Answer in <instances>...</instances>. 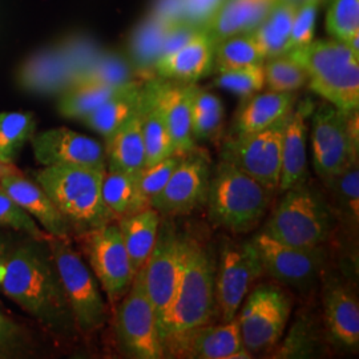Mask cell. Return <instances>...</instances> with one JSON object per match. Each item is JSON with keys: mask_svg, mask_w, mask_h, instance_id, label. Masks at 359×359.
<instances>
[{"mask_svg": "<svg viewBox=\"0 0 359 359\" xmlns=\"http://www.w3.org/2000/svg\"><path fill=\"white\" fill-rule=\"evenodd\" d=\"M225 111L224 108L203 112H192L191 132L193 142H203L213 139L222 127Z\"/></svg>", "mask_w": 359, "mask_h": 359, "instance_id": "c3c4849f", "label": "cell"}, {"mask_svg": "<svg viewBox=\"0 0 359 359\" xmlns=\"http://www.w3.org/2000/svg\"><path fill=\"white\" fill-rule=\"evenodd\" d=\"M151 16L168 26L184 23L182 0H156Z\"/></svg>", "mask_w": 359, "mask_h": 359, "instance_id": "f907efd6", "label": "cell"}, {"mask_svg": "<svg viewBox=\"0 0 359 359\" xmlns=\"http://www.w3.org/2000/svg\"><path fill=\"white\" fill-rule=\"evenodd\" d=\"M147 97L148 103L145 111L142 112V137L145 147V167H149L177 152L175 151L164 117L154 105L151 96L148 95V90Z\"/></svg>", "mask_w": 359, "mask_h": 359, "instance_id": "d590c367", "label": "cell"}, {"mask_svg": "<svg viewBox=\"0 0 359 359\" xmlns=\"http://www.w3.org/2000/svg\"><path fill=\"white\" fill-rule=\"evenodd\" d=\"M184 154H173L167 158L144 167L136 173L139 189L144 200L151 206V200L167 185L173 170L179 165Z\"/></svg>", "mask_w": 359, "mask_h": 359, "instance_id": "ee69618b", "label": "cell"}, {"mask_svg": "<svg viewBox=\"0 0 359 359\" xmlns=\"http://www.w3.org/2000/svg\"><path fill=\"white\" fill-rule=\"evenodd\" d=\"M107 169L43 167L32 177L50 196L74 234L102 228L116 221L104 204L102 185Z\"/></svg>", "mask_w": 359, "mask_h": 359, "instance_id": "7a4b0ae2", "label": "cell"}, {"mask_svg": "<svg viewBox=\"0 0 359 359\" xmlns=\"http://www.w3.org/2000/svg\"><path fill=\"white\" fill-rule=\"evenodd\" d=\"M311 148L313 165L322 181L358 163L359 151L347 132L346 114L332 104L321 105L313 115Z\"/></svg>", "mask_w": 359, "mask_h": 359, "instance_id": "e0dca14e", "label": "cell"}, {"mask_svg": "<svg viewBox=\"0 0 359 359\" xmlns=\"http://www.w3.org/2000/svg\"><path fill=\"white\" fill-rule=\"evenodd\" d=\"M264 270L276 281L289 287L308 290L322 276L327 262V253L321 246L299 248L270 238L259 231L252 238Z\"/></svg>", "mask_w": 359, "mask_h": 359, "instance_id": "5bb4252c", "label": "cell"}, {"mask_svg": "<svg viewBox=\"0 0 359 359\" xmlns=\"http://www.w3.org/2000/svg\"><path fill=\"white\" fill-rule=\"evenodd\" d=\"M172 26L148 16L129 38V63L133 67L136 76L149 80L154 75V67L161 56L164 40Z\"/></svg>", "mask_w": 359, "mask_h": 359, "instance_id": "f546056e", "label": "cell"}, {"mask_svg": "<svg viewBox=\"0 0 359 359\" xmlns=\"http://www.w3.org/2000/svg\"><path fill=\"white\" fill-rule=\"evenodd\" d=\"M62 52L65 53V59L72 71V84L81 72H84L102 53V50L87 38L65 39L63 43L57 44Z\"/></svg>", "mask_w": 359, "mask_h": 359, "instance_id": "bcb514c9", "label": "cell"}, {"mask_svg": "<svg viewBox=\"0 0 359 359\" xmlns=\"http://www.w3.org/2000/svg\"><path fill=\"white\" fill-rule=\"evenodd\" d=\"M283 193V200L262 231L276 241L299 248L326 244L337 222L327 200L308 182Z\"/></svg>", "mask_w": 359, "mask_h": 359, "instance_id": "8992f818", "label": "cell"}, {"mask_svg": "<svg viewBox=\"0 0 359 359\" xmlns=\"http://www.w3.org/2000/svg\"><path fill=\"white\" fill-rule=\"evenodd\" d=\"M124 86H104L92 83L72 86L59 95L57 111L65 118L80 121L111 99Z\"/></svg>", "mask_w": 359, "mask_h": 359, "instance_id": "d6a6232c", "label": "cell"}, {"mask_svg": "<svg viewBox=\"0 0 359 359\" xmlns=\"http://www.w3.org/2000/svg\"><path fill=\"white\" fill-rule=\"evenodd\" d=\"M133 80H136V74L127 57L116 52H102L99 57L75 79L72 86L86 83L124 86Z\"/></svg>", "mask_w": 359, "mask_h": 359, "instance_id": "74e56055", "label": "cell"}, {"mask_svg": "<svg viewBox=\"0 0 359 359\" xmlns=\"http://www.w3.org/2000/svg\"><path fill=\"white\" fill-rule=\"evenodd\" d=\"M309 75V88L337 109L359 108V56L335 39L313 40L286 53Z\"/></svg>", "mask_w": 359, "mask_h": 359, "instance_id": "3957f363", "label": "cell"}, {"mask_svg": "<svg viewBox=\"0 0 359 359\" xmlns=\"http://www.w3.org/2000/svg\"><path fill=\"white\" fill-rule=\"evenodd\" d=\"M34 157L41 167H92L107 169L102 142L72 129L51 128L31 139Z\"/></svg>", "mask_w": 359, "mask_h": 359, "instance_id": "ac0fdd59", "label": "cell"}, {"mask_svg": "<svg viewBox=\"0 0 359 359\" xmlns=\"http://www.w3.org/2000/svg\"><path fill=\"white\" fill-rule=\"evenodd\" d=\"M26 334L13 318L0 309V354L11 353L25 342Z\"/></svg>", "mask_w": 359, "mask_h": 359, "instance_id": "681fc988", "label": "cell"}, {"mask_svg": "<svg viewBox=\"0 0 359 359\" xmlns=\"http://www.w3.org/2000/svg\"><path fill=\"white\" fill-rule=\"evenodd\" d=\"M278 0H224L206 29L217 43L233 35L252 32L268 16Z\"/></svg>", "mask_w": 359, "mask_h": 359, "instance_id": "484cf974", "label": "cell"}, {"mask_svg": "<svg viewBox=\"0 0 359 359\" xmlns=\"http://www.w3.org/2000/svg\"><path fill=\"white\" fill-rule=\"evenodd\" d=\"M217 261L205 245L184 237V259L177 292L161 341L172 333L210 323L217 313Z\"/></svg>", "mask_w": 359, "mask_h": 359, "instance_id": "5b68a950", "label": "cell"}, {"mask_svg": "<svg viewBox=\"0 0 359 359\" xmlns=\"http://www.w3.org/2000/svg\"><path fill=\"white\" fill-rule=\"evenodd\" d=\"M299 1L301 0H278L262 23L252 31L266 60L289 52V40Z\"/></svg>", "mask_w": 359, "mask_h": 359, "instance_id": "4dcf8cb0", "label": "cell"}, {"mask_svg": "<svg viewBox=\"0 0 359 359\" xmlns=\"http://www.w3.org/2000/svg\"><path fill=\"white\" fill-rule=\"evenodd\" d=\"M274 192L221 158L212 169L205 204L208 217L215 226L231 233L250 231L266 215Z\"/></svg>", "mask_w": 359, "mask_h": 359, "instance_id": "277c9868", "label": "cell"}, {"mask_svg": "<svg viewBox=\"0 0 359 359\" xmlns=\"http://www.w3.org/2000/svg\"><path fill=\"white\" fill-rule=\"evenodd\" d=\"M333 198L335 217L342 218L351 228H357L359 221L358 163L351 164L332 179L323 180Z\"/></svg>", "mask_w": 359, "mask_h": 359, "instance_id": "e575fe53", "label": "cell"}, {"mask_svg": "<svg viewBox=\"0 0 359 359\" xmlns=\"http://www.w3.org/2000/svg\"><path fill=\"white\" fill-rule=\"evenodd\" d=\"M216 41L209 32L201 31L179 50L161 56L154 75L170 81L194 84L213 72Z\"/></svg>", "mask_w": 359, "mask_h": 359, "instance_id": "44dd1931", "label": "cell"}, {"mask_svg": "<svg viewBox=\"0 0 359 359\" xmlns=\"http://www.w3.org/2000/svg\"><path fill=\"white\" fill-rule=\"evenodd\" d=\"M0 228L25 233L29 238L46 241L50 236L43 231L38 222L28 216L13 198L0 187Z\"/></svg>", "mask_w": 359, "mask_h": 359, "instance_id": "7bdbcfd3", "label": "cell"}, {"mask_svg": "<svg viewBox=\"0 0 359 359\" xmlns=\"http://www.w3.org/2000/svg\"><path fill=\"white\" fill-rule=\"evenodd\" d=\"M147 103L145 83L133 80L80 121L104 139H108L132 117L142 115Z\"/></svg>", "mask_w": 359, "mask_h": 359, "instance_id": "d4e9b609", "label": "cell"}, {"mask_svg": "<svg viewBox=\"0 0 359 359\" xmlns=\"http://www.w3.org/2000/svg\"><path fill=\"white\" fill-rule=\"evenodd\" d=\"M321 338L314 321L302 317L295 321L289 337L274 358H310L321 353Z\"/></svg>", "mask_w": 359, "mask_h": 359, "instance_id": "ab89813d", "label": "cell"}, {"mask_svg": "<svg viewBox=\"0 0 359 359\" xmlns=\"http://www.w3.org/2000/svg\"><path fill=\"white\" fill-rule=\"evenodd\" d=\"M47 245L74 314L77 332L83 335L96 333L108 321V306L100 283L74 249L69 238L48 237Z\"/></svg>", "mask_w": 359, "mask_h": 359, "instance_id": "52a82bcc", "label": "cell"}, {"mask_svg": "<svg viewBox=\"0 0 359 359\" xmlns=\"http://www.w3.org/2000/svg\"><path fill=\"white\" fill-rule=\"evenodd\" d=\"M322 0H301L295 11L294 23L289 40V51L304 47L314 40L317 15Z\"/></svg>", "mask_w": 359, "mask_h": 359, "instance_id": "f6af8a7d", "label": "cell"}, {"mask_svg": "<svg viewBox=\"0 0 359 359\" xmlns=\"http://www.w3.org/2000/svg\"><path fill=\"white\" fill-rule=\"evenodd\" d=\"M160 222L161 216L152 206L117 219L132 268L136 273L144 266L154 249Z\"/></svg>", "mask_w": 359, "mask_h": 359, "instance_id": "f1b7e54d", "label": "cell"}, {"mask_svg": "<svg viewBox=\"0 0 359 359\" xmlns=\"http://www.w3.org/2000/svg\"><path fill=\"white\" fill-rule=\"evenodd\" d=\"M224 0H182L184 23L206 31L215 20Z\"/></svg>", "mask_w": 359, "mask_h": 359, "instance_id": "7dc6e473", "label": "cell"}, {"mask_svg": "<svg viewBox=\"0 0 359 359\" xmlns=\"http://www.w3.org/2000/svg\"><path fill=\"white\" fill-rule=\"evenodd\" d=\"M136 173L105 170L102 194L104 204L109 209L116 221L118 218L135 215L149 206L139 189Z\"/></svg>", "mask_w": 359, "mask_h": 359, "instance_id": "1f68e13d", "label": "cell"}, {"mask_svg": "<svg viewBox=\"0 0 359 359\" xmlns=\"http://www.w3.org/2000/svg\"><path fill=\"white\" fill-rule=\"evenodd\" d=\"M115 308L116 338L123 353L130 358H164L156 313L140 271Z\"/></svg>", "mask_w": 359, "mask_h": 359, "instance_id": "9c48e42d", "label": "cell"}, {"mask_svg": "<svg viewBox=\"0 0 359 359\" xmlns=\"http://www.w3.org/2000/svg\"><path fill=\"white\" fill-rule=\"evenodd\" d=\"M145 88L158 108L177 154H187L196 148L191 132V84L170 81L161 77L149 79Z\"/></svg>", "mask_w": 359, "mask_h": 359, "instance_id": "d6986e66", "label": "cell"}, {"mask_svg": "<svg viewBox=\"0 0 359 359\" xmlns=\"http://www.w3.org/2000/svg\"><path fill=\"white\" fill-rule=\"evenodd\" d=\"M264 274L261 257L252 240L222 244L216 269V302L221 321L231 322L237 317L246 295Z\"/></svg>", "mask_w": 359, "mask_h": 359, "instance_id": "7c38bea8", "label": "cell"}, {"mask_svg": "<svg viewBox=\"0 0 359 359\" xmlns=\"http://www.w3.org/2000/svg\"><path fill=\"white\" fill-rule=\"evenodd\" d=\"M323 323L330 342L350 350L358 347V299L346 285L333 278L323 289Z\"/></svg>", "mask_w": 359, "mask_h": 359, "instance_id": "603a6c76", "label": "cell"}, {"mask_svg": "<svg viewBox=\"0 0 359 359\" xmlns=\"http://www.w3.org/2000/svg\"><path fill=\"white\" fill-rule=\"evenodd\" d=\"M18 172H20V169L16 167L13 163H6V161L0 160V181L4 179L6 176L18 173Z\"/></svg>", "mask_w": 359, "mask_h": 359, "instance_id": "816d5d0a", "label": "cell"}, {"mask_svg": "<svg viewBox=\"0 0 359 359\" xmlns=\"http://www.w3.org/2000/svg\"><path fill=\"white\" fill-rule=\"evenodd\" d=\"M18 86L34 95H60L72 86V71L59 46L32 53L16 72Z\"/></svg>", "mask_w": 359, "mask_h": 359, "instance_id": "7402d4cb", "label": "cell"}, {"mask_svg": "<svg viewBox=\"0 0 359 359\" xmlns=\"http://www.w3.org/2000/svg\"><path fill=\"white\" fill-rule=\"evenodd\" d=\"M0 290L52 335L72 338L79 333L47 240L29 238L10 250Z\"/></svg>", "mask_w": 359, "mask_h": 359, "instance_id": "6da1fadb", "label": "cell"}, {"mask_svg": "<svg viewBox=\"0 0 359 359\" xmlns=\"http://www.w3.org/2000/svg\"><path fill=\"white\" fill-rule=\"evenodd\" d=\"M36 133V118L31 112L0 114V160L13 163Z\"/></svg>", "mask_w": 359, "mask_h": 359, "instance_id": "8d00e7d4", "label": "cell"}, {"mask_svg": "<svg viewBox=\"0 0 359 359\" xmlns=\"http://www.w3.org/2000/svg\"><path fill=\"white\" fill-rule=\"evenodd\" d=\"M326 29L342 43L359 35V0H329Z\"/></svg>", "mask_w": 359, "mask_h": 359, "instance_id": "60d3db41", "label": "cell"}, {"mask_svg": "<svg viewBox=\"0 0 359 359\" xmlns=\"http://www.w3.org/2000/svg\"><path fill=\"white\" fill-rule=\"evenodd\" d=\"M313 114V103L304 102L293 108L283 129L281 176L278 191L308 182V120Z\"/></svg>", "mask_w": 359, "mask_h": 359, "instance_id": "cb8c5ba5", "label": "cell"}, {"mask_svg": "<svg viewBox=\"0 0 359 359\" xmlns=\"http://www.w3.org/2000/svg\"><path fill=\"white\" fill-rule=\"evenodd\" d=\"M184 259V236L170 219L160 222L157 240L142 273L147 294L156 313L160 338L163 337L179 286Z\"/></svg>", "mask_w": 359, "mask_h": 359, "instance_id": "ba28073f", "label": "cell"}, {"mask_svg": "<svg viewBox=\"0 0 359 359\" xmlns=\"http://www.w3.org/2000/svg\"><path fill=\"white\" fill-rule=\"evenodd\" d=\"M142 115L135 116L105 139L108 170L136 173L145 167Z\"/></svg>", "mask_w": 359, "mask_h": 359, "instance_id": "83f0119b", "label": "cell"}, {"mask_svg": "<svg viewBox=\"0 0 359 359\" xmlns=\"http://www.w3.org/2000/svg\"><path fill=\"white\" fill-rule=\"evenodd\" d=\"M264 74L265 86L273 92H297L309 81L308 72L287 55L265 60Z\"/></svg>", "mask_w": 359, "mask_h": 359, "instance_id": "f35d334b", "label": "cell"}, {"mask_svg": "<svg viewBox=\"0 0 359 359\" xmlns=\"http://www.w3.org/2000/svg\"><path fill=\"white\" fill-rule=\"evenodd\" d=\"M215 84L222 90H231L234 95L249 99L265 88L264 65H248L217 74Z\"/></svg>", "mask_w": 359, "mask_h": 359, "instance_id": "b9f144b4", "label": "cell"}, {"mask_svg": "<svg viewBox=\"0 0 359 359\" xmlns=\"http://www.w3.org/2000/svg\"><path fill=\"white\" fill-rule=\"evenodd\" d=\"M243 304L237 321L245 348L255 354L277 346L292 311L289 297L276 285L261 283Z\"/></svg>", "mask_w": 359, "mask_h": 359, "instance_id": "30bf717a", "label": "cell"}, {"mask_svg": "<svg viewBox=\"0 0 359 359\" xmlns=\"http://www.w3.org/2000/svg\"><path fill=\"white\" fill-rule=\"evenodd\" d=\"M236 124V136H244L269 128L289 115L297 102L295 92H273L249 97Z\"/></svg>", "mask_w": 359, "mask_h": 359, "instance_id": "4316f807", "label": "cell"}, {"mask_svg": "<svg viewBox=\"0 0 359 359\" xmlns=\"http://www.w3.org/2000/svg\"><path fill=\"white\" fill-rule=\"evenodd\" d=\"M0 187L50 237L69 238L74 234L50 196L35 180L27 179L22 170L6 176Z\"/></svg>", "mask_w": 359, "mask_h": 359, "instance_id": "ffe728a7", "label": "cell"}, {"mask_svg": "<svg viewBox=\"0 0 359 359\" xmlns=\"http://www.w3.org/2000/svg\"><path fill=\"white\" fill-rule=\"evenodd\" d=\"M289 115L269 128L234 136L225 142L221 154L222 160L277 192L281 176L283 129Z\"/></svg>", "mask_w": 359, "mask_h": 359, "instance_id": "4fadbf2b", "label": "cell"}, {"mask_svg": "<svg viewBox=\"0 0 359 359\" xmlns=\"http://www.w3.org/2000/svg\"><path fill=\"white\" fill-rule=\"evenodd\" d=\"M90 270L100 283L109 304L117 302L128 293L136 271L132 268L117 221L102 228L79 234Z\"/></svg>", "mask_w": 359, "mask_h": 359, "instance_id": "8fae6325", "label": "cell"}, {"mask_svg": "<svg viewBox=\"0 0 359 359\" xmlns=\"http://www.w3.org/2000/svg\"><path fill=\"white\" fill-rule=\"evenodd\" d=\"M164 358L246 359L253 355L245 348L237 317L221 325H200L172 333L163 341Z\"/></svg>", "mask_w": 359, "mask_h": 359, "instance_id": "2e32d148", "label": "cell"}, {"mask_svg": "<svg viewBox=\"0 0 359 359\" xmlns=\"http://www.w3.org/2000/svg\"><path fill=\"white\" fill-rule=\"evenodd\" d=\"M212 161L205 151L193 148L182 154L167 185L151 200L160 216L188 215L206 204Z\"/></svg>", "mask_w": 359, "mask_h": 359, "instance_id": "9a60e30c", "label": "cell"}, {"mask_svg": "<svg viewBox=\"0 0 359 359\" xmlns=\"http://www.w3.org/2000/svg\"><path fill=\"white\" fill-rule=\"evenodd\" d=\"M266 60L262 48L252 32L222 39L216 43L213 72H224L248 65H264Z\"/></svg>", "mask_w": 359, "mask_h": 359, "instance_id": "836d02e7", "label": "cell"}, {"mask_svg": "<svg viewBox=\"0 0 359 359\" xmlns=\"http://www.w3.org/2000/svg\"><path fill=\"white\" fill-rule=\"evenodd\" d=\"M10 250H11L10 245L7 244L6 241H3V240H0V278H1V273H3L4 261H6V258L8 256Z\"/></svg>", "mask_w": 359, "mask_h": 359, "instance_id": "f5cc1de1", "label": "cell"}]
</instances>
